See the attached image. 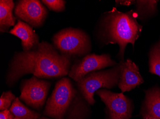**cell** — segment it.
Here are the masks:
<instances>
[{"label":"cell","mask_w":160,"mask_h":119,"mask_svg":"<svg viewBox=\"0 0 160 119\" xmlns=\"http://www.w3.org/2000/svg\"><path fill=\"white\" fill-rule=\"evenodd\" d=\"M72 60L61 54L52 44L42 41L33 50L15 52L9 63L6 84L11 87L28 74L40 79L64 77L69 74Z\"/></svg>","instance_id":"cell-1"},{"label":"cell","mask_w":160,"mask_h":119,"mask_svg":"<svg viewBox=\"0 0 160 119\" xmlns=\"http://www.w3.org/2000/svg\"><path fill=\"white\" fill-rule=\"evenodd\" d=\"M134 10L123 12L113 8L104 12L99 20L96 29V37L102 46L117 44L120 62H124V53L128 44L133 47L142 33V26L138 23Z\"/></svg>","instance_id":"cell-2"},{"label":"cell","mask_w":160,"mask_h":119,"mask_svg":"<svg viewBox=\"0 0 160 119\" xmlns=\"http://www.w3.org/2000/svg\"><path fill=\"white\" fill-rule=\"evenodd\" d=\"M52 45L61 54L79 59L90 54L92 42L89 36L81 29L66 28L56 33Z\"/></svg>","instance_id":"cell-3"},{"label":"cell","mask_w":160,"mask_h":119,"mask_svg":"<svg viewBox=\"0 0 160 119\" xmlns=\"http://www.w3.org/2000/svg\"><path fill=\"white\" fill-rule=\"evenodd\" d=\"M121 69L120 62L112 68L88 73L76 83L78 91L89 105H93L94 94L98 90L111 89L118 85Z\"/></svg>","instance_id":"cell-4"},{"label":"cell","mask_w":160,"mask_h":119,"mask_svg":"<svg viewBox=\"0 0 160 119\" xmlns=\"http://www.w3.org/2000/svg\"><path fill=\"white\" fill-rule=\"evenodd\" d=\"M77 92L70 79L62 78L56 84L47 102L44 115L54 119H64Z\"/></svg>","instance_id":"cell-5"},{"label":"cell","mask_w":160,"mask_h":119,"mask_svg":"<svg viewBox=\"0 0 160 119\" xmlns=\"http://www.w3.org/2000/svg\"><path fill=\"white\" fill-rule=\"evenodd\" d=\"M118 64L111 58L110 54L90 53L76 59L72 64L68 75L77 83L88 73L108 67H114Z\"/></svg>","instance_id":"cell-6"},{"label":"cell","mask_w":160,"mask_h":119,"mask_svg":"<svg viewBox=\"0 0 160 119\" xmlns=\"http://www.w3.org/2000/svg\"><path fill=\"white\" fill-rule=\"evenodd\" d=\"M50 85L49 81L34 76L29 79L24 80L21 85L20 100L34 109L40 110L45 103Z\"/></svg>","instance_id":"cell-7"},{"label":"cell","mask_w":160,"mask_h":119,"mask_svg":"<svg viewBox=\"0 0 160 119\" xmlns=\"http://www.w3.org/2000/svg\"><path fill=\"white\" fill-rule=\"evenodd\" d=\"M106 106L110 119H129L132 116V102L123 93H113L106 89L96 92Z\"/></svg>","instance_id":"cell-8"},{"label":"cell","mask_w":160,"mask_h":119,"mask_svg":"<svg viewBox=\"0 0 160 119\" xmlns=\"http://www.w3.org/2000/svg\"><path fill=\"white\" fill-rule=\"evenodd\" d=\"M39 0H19L16 2L14 14L18 20L38 28L44 24L48 11Z\"/></svg>","instance_id":"cell-9"},{"label":"cell","mask_w":160,"mask_h":119,"mask_svg":"<svg viewBox=\"0 0 160 119\" xmlns=\"http://www.w3.org/2000/svg\"><path fill=\"white\" fill-rule=\"evenodd\" d=\"M121 63L120 79L118 84L121 93L129 92L144 83L138 66L130 59Z\"/></svg>","instance_id":"cell-10"},{"label":"cell","mask_w":160,"mask_h":119,"mask_svg":"<svg viewBox=\"0 0 160 119\" xmlns=\"http://www.w3.org/2000/svg\"><path fill=\"white\" fill-rule=\"evenodd\" d=\"M9 33L21 40L23 51L33 50L40 43L39 36L33 30V28L20 20H18L17 24Z\"/></svg>","instance_id":"cell-11"},{"label":"cell","mask_w":160,"mask_h":119,"mask_svg":"<svg viewBox=\"0 0 160 119\" xmlns=\"http://www.w3.org/2000/svg\"><path fill=\"white\" fill-rule=\"evenodd\" d=\"M14 7L12 0L0 1V32L1 33L8 32L10 28L16 25L17 18L13 14Z\"/></svg>","instance_id":"cell-12"},{"label":"cell","mask_w":160,"mask_h":119,"mask_svg":"<svg viewBox=\"0 0 160 119\" xmlns=\"http://www.w3.org/2000/svg\"><path fill=\"white\" fill-rule=\"evenodd\" d=\"M144 108L145 112L160 119V89L153 88L146 91Z\"/></svg>","instance_id":"cell-13"},{"label":"cell","mask_w":160,"mask_h":119,"mask_svg":"<svg viewBox=\"0 0 160 119\" xmlns=\"http://www.w3.org/2000/svg\"><path fill=\"white\" fill-rule=\"evenodd\" d=\"M11 113L17 119H39L40 114L25 106L17 97L9 109Z\"/></svg>","instance_id":"cell-14"},{"label":"cell","mask_w":160,"mask_h":119,"mask_svg":"<svg viewBox=\"0 0 160 119\" xmlns=\"http://www.w3.org/2000/svg\"><path fill=\"white\" fill-rule=\"evenodd\" d=\"M149 65V71L160 77V40L150 50Z\"/></svg>","instance_id":"cell-15"},{"label":"cell","mask_w":160,"mask_h":119,"mask_svg":"<svg viewBox=\"0 0 160 119\" xmlns=\"http://www.w3.org/2000/svg\"><path fill=\"white\" fill-rule=\"evenodd\" d=\"M158 1H135L134 10L137 18L141 19L146 15L153 13L157 10Z\"/></svg>","instance_id":"cell-16"},{"label":"cell","mask_w":160,"mask_h":119,"mask_svg":"<svg viewBox=\"0 0 160 119\" xmlns=\"http://www.w3.org/2000/svg\"><path fill=\"white\" fill-rule=\"evenodd\" d=\"M41 2L50 10L55 12H62L65 9L66 2L64 0H42Z\"/></svg>","instance_id":"cell-17"},{"label":"cell","mask_w":160,"mask_h":119,"mask_svg":"<svg viewBox=\"0 0 160 119\" xmlns=\"http://www.w3.org/2000/svg\"><path fill=\"white\" fill-rule=\"evenodd\" d=\"M11 91H8L3 92L0 98V110L1 111L7 110L10 108L12 102L16 99Z\"/></svg>","instance_id":"cell-18"},{"label":"cell","mask_w":160,"mask_h":119,"mask_svg":"<svg viewBox=\"0 0 160 119\" xmlns=\"http://www.w3.org/2000/svg\"><path fill=\"white\" fill-rule=\"evenodd\" d=\"M13 118L14 117L8 109L1 111L0 112V119H10Z\"/></svg>","instance_id":"cell-19"},{"label":"cell","mask_w":160,"mask_h":119,"mask_svg":"<svg viewBox=\"0 0 160 119\" xmlns=\"http://www.w3.org/2000/svg\"><path fill=\"white\" fill-rule=\"evenodd\" d=\"M116 6H129L130 5H133L135 3V1L133 0H126V1H116Z\"/></svg>","instance_id":"cell-20"},{"label":"cell","mask_w":160,"mask_h":119,"mask_svg":"<svg viewBox=\"0 0 160 119\" xmlns=\"http://www.w3.org/2000/svg\"><path fill=\"white\" fill-rule=\"evenodd\" d=\"M143 119H160L158 118H156L154 116H151L149 115L147 112H144L142 113Z\"/></svg>","instance_id":"cell-21"},{"label":"cell","mask_w":160,"mask_h":119,"mask_svg":"<svg viewBox=\"0 0 160 119\" xmlns=\"http://www.w3.org/2000/svg\"><path fill=\"white\" fill-rule=\"evenodd\" d=\"M39 119H49V118H47V117H40V118Z\"/></svg>","instance_id":"cell-22"},{"label":"cell","mask_w":160,"mask_h":119,"mask_svg":"<svg viewBox=\"0 0 160 119\" xmlns=\"http://www.w3.org/2000/svg\"><path fill=\"white\" fill-rule=\"evenodd\" d=\"M16 119V118H12V119Z\"/></svg>","instance_id":"cell-23"}]
</instances>
